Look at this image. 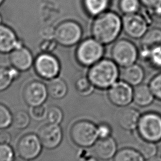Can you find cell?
Listing matches in <instances>:
<instances>
[{"label":"cell","mask_w":161,"mask_h":161,"mask_svg":"<svg viewBox=\"0 0 161 161\" xmlns=\"http://www.w3.org/2000/svg\"><path fill=\"white\" fill-rule=\"evenodd\" d=\"M91 25L92 37L103 45L114 42L122 30V18L115 12L106 11L94 17Z\"/></svg>","instance_id":"6da1fadb"},{"label":"cell","mask_w":161,"mask_h":161,"mask_svg":"<svg viewBox=\"0 0 161 161\" xmlns=\"http://www.w3.org/2000/svg\"><path fill=\"white\" fill-rule=\"evenodd\" d=\"M119 75L118 65L112 59L102 58L89 67L87 77L95 88L104 90L117 82Z\"/></svg>","instance_id":"7a4b0ae2"},{"label":"cell","mask_w":161,"mask_h":161,"mask_svg":"<svg viewBox=\"0 0 161 161\" xmlns=\"http://www.w3.org/2000/svg\"><path fill=\"white\" fill-rule=\"evenodd\" d=\"M69 135L71 141L80 148L91 147L98 140L97 125L87 119L75 121L70 127Z\"/></svg>","instance_id":"3957f363"},{"label":"cell","mask_w":161,"mask_h":161,"mask_svg":"<svg viewBox=\"0 0 161 161\" xmlns=\"http://www.w3.org/2000/svg\"><path fill=\"white\" fill-rule=\"evenodd\" d=\"M136 130L143 141L158 143L161 141V114L155 111L143 113L139 119Z\"/></svg>","instance_id":"277c9868"},{"label":"cell","mask_w":161,"mask_h":161,"mask_svg":"<svg viewBox=\"0 0 161 161\" xmlns=\"http://www.w3.org/2000/svg\"><path fill=\"white\" fill-rule=\"evenodd\" d=\"M104 53V45L92 37L82 40L79 44L75 51V56L80 64L85 67H91L103 58Z\"/></svg>","instance_id":"5b68a950"},{"label":"cell","mask_w":161,"mask_h":161,"mask_svg":"<svg viewBox=\"0 0 161 161\" xmlns=\"http://www.w3.org/2000/svg\"><path fill=\"white\" fill-rule=\"evenodd\" d=\"M112 60L121 67L136 63L139 57V51L136 45L126 39L115 41L111 50Z\"/></svg>","instance_id":"8992f818"},{"label":"cell","mask_w":161,"mask_h":161,"mask_svg":"<svg viewBox=\"0 0 161 161\" xmlns=\"http://www.w3.org/2000/svg\"><path fill=\"white\" fill-rule=\"evenodd\" d=\"M82 36L80 25L74 21H65L60 23L53 31L55 41L64 47H72L78 43Z\"/></svg>","instance_id":"52a82bcc"},{"label":"cell","mask_w":161,"mask_h":161,"mask_svg":"<svg viewBox=\"0 0 161 161\" xmlns=\"http://www.w3.org/2000/svg\"><path fill=\"white\" fill-rule=\"evenodd\" d=\"M42 148L43 146L38 136L33 133L23 135L16 145L18 156L29 161L38 158L42 153Z\"/></svg>","instance_id":"ba28073f"},{"label":"cell","mask_w":161,"mask_h":161,"mask_svg":"<svg viewBox=\"0 0 161 161\" xmlns=\"http://www.w3.org/2000/svg\"><path fill=\"white\" fill-rule=\"evenodd\" d=\"M34 67L36 74L42 78L51 80L57 77L60 65L58 59L48 53L40 54L34 61Z\"/></svg>","instance_id":"9c48e42d"},{"label":"cell","mask_w":161,"mask_h":161,"mask_svg":"<svg viewBox=\"0 0 161 161\" xmlns=\"http://www.w3.org/2000/svg\"><path fill=\"white\" fill-rule=\"evenodd\" d=\"M122 18V30L129 37L140 39L148 29V21L142 14L137 13L124 14Z\"/></svg>","instance_id":"30bf717a"},{"label":"cell","mask_w":161,"mask_h":161,"mask_svg":"<svg viewBox=\"0 0 161 161\" xmlns=\"http://www.w3.org/2000/svg\"><path fill=\"white\" fill-rule=\"evenodd\" d=\"M109 101L118 107L128 106L133 101V86L123 80H118L108 89Z\"/></svg>","instance_id":"8fae6325"},{"label":"cell","mask_w":161,"mask_h":161,"mask_svg":"<svg viewBox=\"0 0 161 161\" xmlns=\"http://www.w3.org/2000/svg\"><path fill=\"white\" fill-rule=\"evenodd\" d=\"M48 96L47 85L38 80H33L27 84L23 91V99L30 108L43 105Z\"/></svg>","instance_id":"7c38bea8"},{"label":"cell","mask_w":161,"mask_h":161,"mask_svg":"<svg viewBox=\"0 0 161 161\" xmlns=\"http://www.w3.org/2000/svg\"><path fill=\"white\" fill-rule=\"evenodd\" d=\"M37 135L43 147L47 150H53L62 142L63 130L60 125L47 123L39 128Z\"/></svg>","instance_id":"4fadbf2b"},{"label":"cell","mask_w":161,"mask_h":161,"mask_svg":"<svg viewBox=\"0 0 161 161\" xmlns=\"http://www.w3.org/2000/svg\"><path fill=\"white\" fill-rule=\"evenodd\" d=\"M9 58L11 66L19 72L28 70L34 63L31 51L23 45L12 50L9 53Z\"/></svg>","instance_id":"5bb4252c"},{"label":"cell","mask_w":161,"mask_h":161,"mask_svg":"<svg viewBox=\"0 0 161 161\" xmlns=\"http://www.w3.org/2000/svg\"><path fill=\"white\" fill-rule=\"evenodd\" d=\"M92 147L94 155L102 160H109L113 158L118 151L117 143L112 136L98 139Z\"/></svg>","instance_id":"9a60e30c"},{"label":"cell","mask_w":161,"mask_h":161,"mask_svg":"<svg viewBox=\"0 0 161 161\" xmlns=\"http://www.w3.org/2000/svg\"><path fill=\"white\" fill-rule=\"evenodd\" d=\"M141 114L135 108L123 107L117 113L116 121L124 130L133 131L136 129Z\"/></svg>","instance_id":"2e32d148"},{"label":"cell","mask_w":161,"mask_h":161,"mask_svg":"<svg viewBox=\"0 0 161 161\" xmlns=\"http://www.w3.org/2000/svg\"><path fill=\"white\" fill-rule=\"evenodd\" d=\"M22 45L12 28L5 25H0V53H9Z\"/></svg>","instance_id":"e0dca14e"},{"label":"cell","mask_w":161,"mask_h":161,"mask_svg":"<svg viewBox=\"0 0 161 161\" xmlns=\"http://www.w3.org/2000/svg\"><path fill=\"white\" fill-rule=\"evenodd\" d=\"M119 77L121 80L135 87L142 83L145 77V71L143 67L136 63L123 67Z\"/></svg>","instance_id":"ac0fdd59"},{"label":"cell","mask_w":161,"mask_h":161,"mask_svg":"<svg viewBox=\"0 0 161 161\" xmlns=\"http://www.w3.org/2000/svg\"><path fill=\"white\" fill-rule=\"evenodd\" d=\"M155 97L148 85L140 84L133 89V101L138 106L146 107L150 105Z\"/></svg>","instance_id":"d6986e66"},{"label":"cell","mask_w":161,"mask_h":161,"mask_svg":"<svg viewBox=\"0 0 161 161\" xmlns=\"http://www.w3.org/2000/svg\"><path fill=\"white\" fill-rule=\"evenodd\" d=\"M47 87L48 96L53 99L59 100L64 98L68 92L67 84L58 77L50 80Z\"/></svg>","instance_id":"ffe728a7"},{"label":"cell","mask_w":161,"mask_h":161,"mask_svg":"<svg viewBox=\"0 0 161 161\" xmlns=\"http://www.w3.org/2000/svg\"><path fill=\"white\" fill-rule=\"evenodd\" d=\"M140 46L141 48L146 50L161 46V29L159 28L148 29L140 38Z\"/></svg>","instance_id":"44dd1931"},{"label":"cell","mask_w":161,"mask_h":161,"mask_svg":"<svg viewBox=\"0 0 161 161\" xmlns=\"http://www.w3.org/2000/svg\"><path fill=\"white\" fill-rule=\"evenodd\" d=\"M110 4V0H83V6L87 13L96 17L105 12Z\"/></svg>","instance_id":"7402d4cb"},{"label":"cell","mask_w":161,"mask_h":161,"mask_svg":"<svg viewBox=\"0 0 161 161\" xmlns=\"http://www.w3.org/2000/svg\"><path fill=\"white\" fill-rule=\"evenodd\" d=\"M139 57L143 60L148 62L153 67L161 69V46L150 50L140 48Z\"/></svg>","instance_id":"603a6c76"},{"label":"cell","mask_w":161,"mask_h":161,"mask_svg":"<svg viewBox=\"0 0 161 161\" xmlns=\"http://www.w3.org/2000/svg\"><path fill=\"white\" fill-rule=\"evenodd\" d=\"M19 77V71L15 68L0 67V92L7 89Z\"/></svg>","instance_id":"cb8c5ba5"},{"label":"cell","mask_w":161,"mask_h":161,"mask_svg":"<svg viewBox=\"0 0 161 161\" xmlns=\"http://www.w3.org/2000/svg\"><path fill=\"white\" fill-rule=\"evenodd\" d=\"M113 159V161H145V160L137 149L130 147L118 150Z\"/></svg>","instance_id":"d4e9b609"},{"label":"cell","mask_w":161,"mask_h":161,"mask_svg":"<svg viewBox=\"0 0 161 161\" xmlns=\"http://www.w3.org/2000/svg\"><path fill=\"white\" fill-rule=\"evenodd\" d=\"M75 88L79 95L82 96H88L94 92L95 87L86 76L80 77L76 80Z\"/></svg>","instance_id":"484cf974"},{"label":"cell","mask_w":161,"mask_h":161,"mask_svg":"<svg viewBox=\"0 0 161 161\" xmlns=\"http://www.w3.org/2000/svg\"><path fill=\"white\" fill-rule=\"evenodd\" d=\"M30 120V116L27 112L19 110L13 116L12 126L17 130H23L28 126Z\"/></svg>","instance_id":"4316f807"},{"label":"cell","mask_w":161,"mask_h":161,"mask_svg":"<svg viewBox=\"0 0 161 161\" xmlns=\"http://www.w3.org/2000/svg\"><path fill=\"white\" fill-rule=\"evenodd\" d=\"M137 150L145 159L148 160L157 155L158 148L155 143L143 140V142L138 145Z\"/></svg>","instance_id":"83f0119b"},{"label":"cell","mask_w":161,"mask_h":161,"mask_svg":"<svg viewBox=\"0 0 161 161\" xmlns=\"http://www.w3.org/2000/svg\"><path fill=\"white\" fill-rule=\"evenodd\" d=\"M140 0H119V8L124 14L137 13L140 8Z\"/></svg>","instance_id":"f1b7e54d"},{"label":"cell","mask_w":161,"mask_h":161,"mask_svg":"<svg viewBox=\"0 0 161 161\" xmlns=\"http://www.w3.org/2000/svg\"><path fill=\"white\" fill-rule=\"evenodd\" d=\"M46 119L47 123L60 125L64 119V112L62 109L57 106H50L47 109Z\"/></svg>","instance_id":"f546056e"},{"label":"cell","mask_w":161,"mask_h":161,"mask_svg":"<svg viewBox=\"0 0 161 161\" xmlns=\"http://www.w3.org/2000/svg\"><path fill=\"white\" fill-rule=\"evenodd\" d=\"M13 116L10 109L0 103V130H6L12 125Z\"/></svg>","instance_id":"4dcf8cb0"},{"label":"cell","mask_w":161,"mask_h":161,"mask_svg":"<svg viewBox=\"0 0 161 161\" xmlns=\"http://www.w3.org/2000/svg\"><path fill=\"white\" fill-rule=\"evenodd\" d=\"M155 98L161 101V72L154 75L148 84Z\"/></svg>","instance_id":"1f68e13d"},{"label":"cell","mask_w":161,"mask_h":161,"mask_svg":"<svg viewBox=\"0 0 161 161\" xmlns=\"http://www.w3.org/2000/svg\"><path fill=\"white\" fill-rule=\"evenodd\" d=\"M14 151L9 144H0V161H14Z\"/></svg>","instance_id":"d6a6232c"},{"label":"cell","mask_w":161,"mask_h":161,"mask_svg":"<svg viewBox=\"0 0 161 161\" xmlns=\"http://www.w3.org/2000/svg\"><path fill=\"white\" fill-rule=\"evenodd\" d=\"M30 108V114L33 119L37 121H42L46 119L47 109L43 105L35 106Z\"/></svg>","instance_id":"836d02e7"},{"label":"cell","mask_w":161,"mask_h":161,"mask_svg":"<svg viewBox=\"0 0 161 161\" xmlns=\"http://www.w3.org/2000/svg\"><path fill=\"white\" fill-rule=\"evenodd\" d=\"M97 134L98 139H104L111 136L112 128L106 123H101L97 125Z\"/></svg>","instance_id":"e575fe53"},{"label":"cell","mask_w":161,"mask_h":161,"mask_svg":"<svg viewBox=\"0 0 161 161\" xmlns=\"http://www.w3.org/2000/svg\"><path fill=\"white\" fill-rule=\"evenodd\" d=\"M79 161H98L97 158L92 155L86 148H80L77 155Z\"/></svg>","instance_id":"d590c367"},{"label":"cell","mask_w":161,"mask_h":161,"mask_svg":"<svg viewBox=\"0 0 161 161\" xmlns=\"http://www.w3.org/2000/svg\"><path fill=\"white\" fill-rule=\"evenodd\" d=\"M142 4L147 10L153 11L161 8V0H140Z\"/></svg>","instance_id":"8d00e7d4"},{"label":"cell","mask_w":161,"mask_h":161,"mask_svg":"<svg viewBox=\"0 0 161 161\" xmlns=\"http://www.w3.org/2000/svg\"><path fill=\"white\" fill-rule=\"evenodd\" d=\"M11 141V133L6 130H0V144H9Z\"/></svg>","instance_id":"74e56055"},{"label":"cell","mask_w":161,"mask_h":161,"mask_svg":"<svg viewBox=\"0 0 161 161\" xmlns=\"http://www.w3.org/2000/svg\"><path fill=\"white\" fill-rule=\"evenodd\" d=\"M147 161H161V156H155L147 160Z\"/></svg>","instance_id":"f35d334b"},{"label":"cell","mask_w":161,"mask_h":161,"mask_svg":"<svg viewBox=\"0 0 161 161\" xmlns=\"http://www.w3.org/2000/svg\"><path fill=\"white\" fill-rule=\"evenodd\" d=\"M14 161H29V160H26V159H25V158H22V157L18 156V157H15Z\"/></svg>","instance_id":"ab89813d"},{"label":"cell","mask_w":161,"mask_h":161,"mask_svg":"<svg viewBox=\"0 0 161 161\" xmlns=\"http://www.w3.org/2000/svg\"><path fill=\"white\" fill-rule=\"evenodd\" d=\"M4 1V0H0V6L3 3Z\"/></svg>","instance_id":"60d3db41"},{"label":"cell","mask_w":161,"mask_h":161,"mask_svg":"<svg viewBox=\"0 0 161 161\" xmlns=\"http://www.w3.org/2000/svg\"><path fill=\"white\" fill-rule=\"evenodd\" d=\"M1 23H2V17H1V14H0V25L2 24Z\"/></svg>","instance_id":"b9f144b4"},{"label":"cell","mask_w":161,"mask_h":161,"mask_svg":"<svg viewBox=\"0 0 161 161\" xmlns=\"http://www.w3.org/2000/svg\"><path fill=\"white\" fill-rule=\"evenodd\" d=\"M160 155H161V149H160Z\"/></svg>","instance_id":"7bdbcfd3"}]
</instances>
